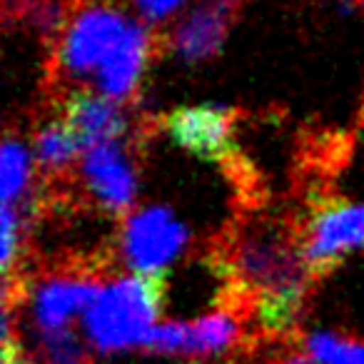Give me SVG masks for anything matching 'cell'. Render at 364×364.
<instances>
[{"label": "cell", "instance_id": "cell-1", "mask_svg": "<svg viewBox=\"0 0 364 364\" xmlns=\"http://www.w3.org/2000/svg\"><path fill=\"white\" fill-rule=\"evenodd\" d=\"M228 267L257 307L264 329L279 334L297 322L307 279H312L297 235H287L277 225H257L237 237Z\"/></svg>", "mask_w": 364, "mask_h": 364}, {"label": "cell", "instance_id": "cell-2", "mask_svg": "<svg viewBox=\"0 0 364 364\" xmlns=\"http://www.w3.org/2000/svg\"><path fill=\"white\" fill-rule=\"evenodd\" d=\"M165 282L157 274H127L105 284L82 314L85 334L100 352L142 347L157 327Z\"/></svg>", "mask_w": 364, "mask_h": 364}, {"label": "cell", "instance_id": "cell-3", "mask_svg": "<svg viewBox=\"0 0 364 364\" xmlns=\"http://www.w3.org/2000/svg\"><path fill=\"white\" fill-rule=\"evenodd\" d=\"M132 18L122 11L102 3L82 6L60 31L55 60L58 75L63 77H92L95 80L102 63L112 55L120 41L127 36Z\"/></svg>", "mask_w": 364, "mask_h": 364}, {"label": "cell", "instance_id": "cell-4", "mask_svg": "<svg viewBox=\"0 0 364 364\" xmlns=\"http://www.w3.org/2000/svg\"><path fill=\"white\" fill-rule=\"evenodd\" d=\"M297 242L309 277L322 279L347 255L364 250V205L322 200L309 210Z\"/></svg>", "mask_w": 364, "mask_h": 364}, {"label": "cell", "instance_id": "cell-5", "mask_svg": "<svg viewBox=\"0 0 364 364\" xmlns=\"http://www.w3.org/2000/svg\"><path fill=\"white\" fill-rule=\"evenodd\" d=\"M188 245V230L167 208H145L132 213L120 230V257L135 274H157L167 269Z\"/></svg>", "mask_w": 364, "mask_h": 364}, {"label": "cell", "instance_id": "cell-6", "mask_svg": "<svg viewBox=\"0 0 364 364\" xmlns=\"http://www.w3.org/2000/svg\"><path fill=\"white\" fill-rule=\"evenodd\" d=\"M235 110L225 105L177 107L165 127L180 147L210 162H225L235 155Z\"/></svg>", "mask_w": 364, "mask_h": 364}, {"label": "cell", "instance_id": "cell-7", "mask_svg": "<svg viewBox=\"0 0 364 364\" xmlns=\"http://www.w3.org/2000/svg\"><path fill=\"white\" fill-rule=\"evenodd\" d=\"M82 185L97 205L110 215H125L137 195V175L120 142L85 150Z\"/></svg>", "mask_w": 364, "mask_h": 364}, {"label": "cell", "instance_id": "cell-8", "mask_svg": "<svg viewBox=\"0 0 364 364\" xmlns=\"http://www.w3.org/2000/svg\"><path fill=\"white\" fill-rule=\"evenodd\" d=\"M100 282L90 274H53L38 282L33 294V317L41 332L68 329L77 314H85L87 307L100 294Z\"/></svg>", "mask_w": 364, "mask_h": 364}, {"label": "cell", "instance_id": "cell-9", "mask_svg": "<svg viewBox=\"0 0 364 364\" xmlns=\"http://www.w3.org/2000/svg\"><path fill=\"white\" fill-rule=\"evenodd\" d=\"M240 0H203L185 21L172 31L170 48L185 63H200L213 58L223 48L230 33Z\"/></svg>", "mask_w": 364, "mask_h": 364}, {"label": "cell", "instance_id": "cell-10", "mask_svg": "<svg viewBox=\"0 0 364 364\" xmlns=\"http://www.w3.org/2000/svg\"><path fill=\"white\" fill-rule=\"evenodd\" d=\"M60 120L77 137L82 152L107 142H120L127 132V115L115 100L87 90H75L63 100Z\"/></svg>", "mask_w": 364, "mask_h": 364}, {"label": "cell", "instance_id": "cell-11", "mask_svg": "<svg viewBox=\"0 0 364 364\" xmlns=\"http://www.w3.org/2000/svg\"><path fill=\"white\" fill-rule=\"evenodd\" d=\"M152 50L150 33L145 26L132 21L127 36L120 41V46L112 50V55L102 63V68L95 75V85L100 95L120 102L135 92L137 82L142 77V70L147 65V58Z\"/></svg>", "mask_w": 364, "mask_h": 364}, {"label": "cell", "instance_id": "cell-12", "mask_svg": "<svg viewBox=\"0 0 364 364\" xmlns=\"http://www.w3.org/2000/svg\"><path fill=\"white\" fill-rule=\"evenodd\" d=\"M240 329H242V322L235 309H215L195 322H188V342L182 354L195 359L220 357L237 344Z\"/></svg>", "mask_w": 364, "mask_h": 364}, {"label": "cell", "instance_id": "cell-13", "mask_svg": "<svg viewBox=\"0 0 364 364\" xmlns=\"http://www.w3.org/2000/svg\"><path fill=\"white\" fill-rule=\"evenodd\" d=\"M33 150H36V162L38 170L48 177H60L68 167L75 162L77 152L82 150L77 137L73 135V130L65 122L58 117L50 120L36 132V142H33Z\"/></svg>", "mask_w": 364, "mask_h": 364}, {"label": "cell", "instance_id": "cell-14", "mask_svg": "<svg viewBox=\"0 0 364 364\" xmlns=\"http://www.w3.org/2000/svg\"><path fill=\"white\" fill-rule=\"evenodd\" d=\"M0 185H3V205L18 208L31 185V155L28 147L16 137H8L0 155Z\"/></svg>", "mask_w": 364, "mask_h": 364}, {"label": "cell", "instance_id": "cell-15", "mask_svg": "<svg viewBox=\"0 0 364 364\" xmlns=\"http://www.w3.org/2000/svg\"><path fill=\"white\" fill-rule=\"evenodd\" d=\"M304 349L319 364H364V342L337 332H312L304 337Z\"/></svg>", "mask_w": 364, "mask_h": 364}, {"label": "cell", "instance_id": "cell-16", "mask_svg": "<svg viewBox=\"0 0 364 364\" xmlns=\"http://www.w3.org/2000/svg\"><path fill=\"white\" fill-rule=\"evenodd\" d=\"M41 359L43 364H90L85 344L70 327L41 332Z\"/></svg>", "mask_w": 364, "mask_h": 364}, {"label": "cell", "instance_id": "cell-17", "mask_svg": "<svg viewBox=\"0 0 364 364\" xmlns=\"http://www.w3.org/2000/svg\"><path fill=\"white\" fill-rule=\"evenodd\" d=\"M185 342H188V322H167L152 329L142 349H150L155 354H182Z\"/></svg>", "mask_w": 364, "mask_h": 364}, {"label": "cell", "instance_id": "cell-18", "mask_svg": "<svg viewBox=\"0 0 364 364\" xmlns=\"http://www.w3.org/2000/svg\"><path fill=\"white\" fill-rule=\"evenodd\" d=\"M135 6L150 23H160L170 18L180 6H185V0H135Z\"/></svg>", "mask_w": 364, "mask_h": 364}, {"label": "cell", "instance_id": "cell-19", "mask_svg": "<svg viewBox=\"0 0 364 364\" xmlns=\"http://www.w3.org/2000/svg\"><path fill=\"white\" fill-rule=\"evenodd\" d=\"M3 364H36V362L23 352L21 344H16V339L8 337L3 339Z\"/></svg>", "mask_w": 364, "mask_h": 364}, {"label": "cell", "instance_id": "cell-20", "mask_svg": "<svg viewBox=\"0 0 364 364\" xmlns=\"http://www.w3.org/2000/svg\"><path fill=\"white\" fill-rule=\"evenodd\" d=\"M284 364H309L307 359H302V357H292V359H287Z\"/></svg>", "mask_w": 364, "mask_h": 364}]
</instances>
